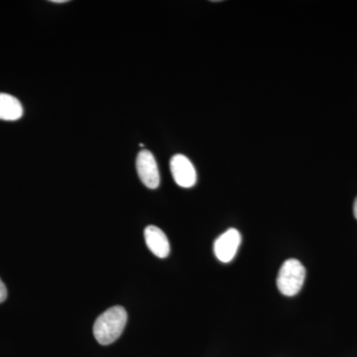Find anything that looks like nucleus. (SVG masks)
Wrapping results in <instances>:
<instances>
[{"label": "nucleus", "mask_w": 357, "mask_h": 357, "mask_svg": "<svg viewBox=\"0 0 357 357\" xmlns=\"http://www.w3.org/2000/svg\"><path fill=\"white\" fill-rule=\"evenodd\" d=\"M128 323V312L123 307H110L100 314L93 325V335L98 344L109 345L123 333Z\"/></svg>", "instance_id": "f257e3e1"}, {"label": "nucleus", "mask_w": 357, "mask_h": 357, "mask_svg": "<svg viewBox=\"0 0 357 357\" xmlns=\"http://www.w3.org/2000/svg\"><path fill=\"white\" fill-rule=\"evenodd\" d=\"M306 269L297 259H288L283 263L277 277V287L283 295H297L304 285Z\"/></svg>", "instance_id": "f03ea898"}, {"label": "nucleus", "mask_w": 357, "mask_h": 357, "mask_svg": "<svg viewBox=\"0 0 357 357\" xmlns=\"http://www.w3.org/2000/svg\"><path fill=\"white\" fill-rule=\"evenodd\" d=\"M136 169L141 182L149 189H157L160 185L158 165L154 155L148 150H142L136 158Z\"/></svg>", "instance_id": "7ed1b4c3"}, {"label": "nucleus", "mask_w": 357, "mask_h": 357, "mask_svg": "<svg viewBox=\"0 0 357 357\" xmlns=\"http://www.w3.org/2000/svg\"><path fill=\"white\" fill-rule=\"evenodd\" d=\"M171 173L176 184L182 188H192L197 183V171L188 157L174 155L170 161Z\"/></svg>", "instance_id": "20e7f679"}, {"label": "nucleus", "mask_w": 357, "mask_h": 357, "mask_svg": "<svg viewBox=\"0 0 357 357\" xmlns=\"http://www.w3.org/2000/svg\"><path fill=\"white\" fill-rule=\"evenodd\" d=\"M241 243V232L236 229L227 230L218 237L213 245V250L218 259L223 263H229L236 255Z\"/></svg>", "instance_id": "39448f33"}, {"label": "nucleus", "mask_w": 357, "mask_h": 357, "mask_svg": "<svg viewBox=\"0 0 357 357\" xmlns=\"http://www.w3.org/2000/svg\"><path fill=\"white\" fill-rule=\"evenodd\" d=\"M145 241L148 248L159 258H166L170 253V243L166 234L159 227L149 225L145 229Z\"/></svg>", "instance_id": "423d86ee"}, {"label": "nucleus", "mask_w": 357, "mask_h": 357, "mask_svg": "<svg viewBox=\"0 0 357 357\" xmlns=\"http://www.w3.org/2000/svg\"><path fill=\"white\" fill-rule=\"evenodd\" d=\"M23 115V107L17 98L0 93V121H15Z\"/></svg>", "instance_id": "0eeeda50"}, {"label": "nucleus", "mask_w": 357, "mask_h": 357, "mask_svg": "<svg viewBox=\"0 0 357 357\" xmlns=\"http://www.w3.org/2000/svg\"><path fill=\"white\" fill-rule=\"evenodd\" d=\"M7 298V289L6 285H4L3 282L0 279V304L4 301L6 300Z\"/></svg>", "instance_id": "6e6552de"}, {"label": "nucleus", "mask_w": 357, "mask_h": 357, "mask_svg": "<svg viewBox=\"0 0 357 357\" xmlns=\"http://www.w3.org/2000/svg\"><path fill=\"white\" fill-rule=\"evenodd\" d=\"M354 217H356V218L357 220V198L356 199V202H354Z\"/></svg>", "instance_id": "1a4fd4ad"}, {"label": "nucleus", "mask_w": 357, "mask_h": 357, "mask_svg": "<svg viewBox=\"0 0 357 357\" xmlns=\"http://www.w3.org/2000/svg\"><path fill=\"white\" fill-rule=\"evenodd\" d=\"M51 2H53V3H66L68 0H52Z\"/></svg>", "instance_id": "9d476101"}]
</instances>
